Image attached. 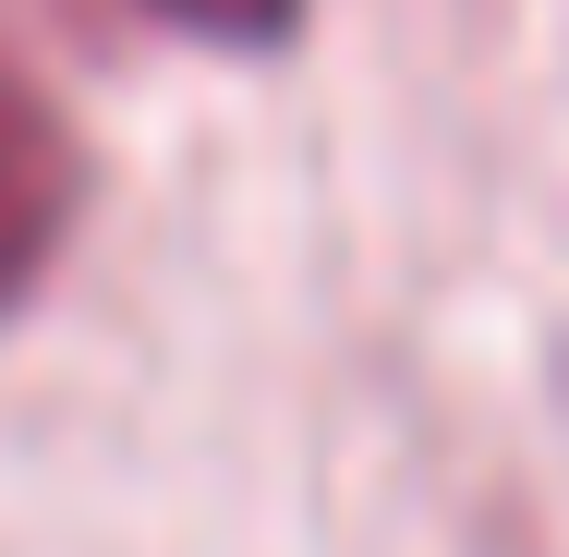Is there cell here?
Returning a JSON list of instances; mask_svg holds the SVG:
<instances>
[{
	"mask_svg": "<svg viewBox=\"0 0 569 557\" xmlns=\"http://www.w3.org/2000/svg\"><path fill=\"white\" fill-rule=\"evenodd\" d=\"M73 207H86V146H73V121L49 110V86L0 49V316L61 267Z\"/></svg>",
	"mask_w": 569,
	"mask_h": 557,
	"instance_id": "obj_1",
	"label": "cell"
},
{
	"mask_svg": "<svg viewBox=\"0 0 569 557\" xmlns=\"http://www.w3.org/2000/svg\"><path fill=\"white\" fill-rule=\"evenodd\" d=\"M146 12L182 24V37H207V49H279L303 24V0H146Z\"/></svg>",
	"mask_w": 569,
	"mask_h": 557,
	"instance_id": "obj_2",
	"label": "cell"
}]
</instances>
